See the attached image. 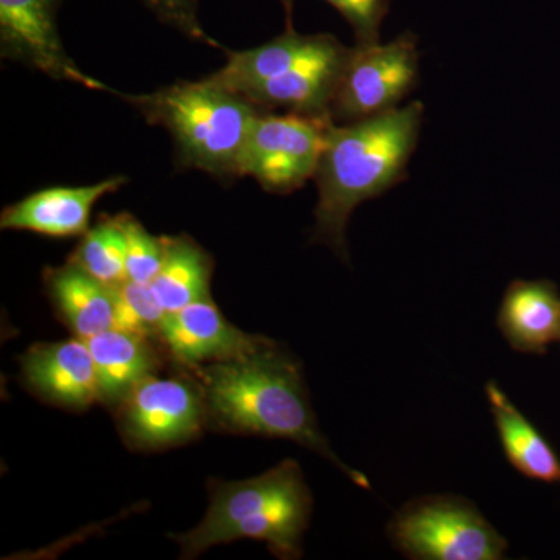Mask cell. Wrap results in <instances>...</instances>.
<instances>
[{"mask_svg": "<svg viewBox=\"0 0 560 560\" xmlns=\"http://www.w3.org/2000/svg\"><path fill=\"white\" fill-rule=\"evenodd\" d=\"M208 419L231 433L296 442L338 467L359 488L366 475L346 466L319 430L300 363L268 340L242 359L194 368Z\"/></svg>", "mask_w": 560, "mask_h": 560, "instance_id": "1", "label": "cell"}, {"mask_svg": "<svg viewBox=\"0 0 560 560\" xmlns=\"http://www.w3.org/2000/svg\"><path fill=\"white\" fill-rule=\"evenodd\" d=\"M422 121L420 102L353 124L331 121L315 175L318 202L313 241L326 243L348 260L350 215L361 202L381 197L407 179Z\"/></svg>", "mask_w": 560, "mask_h": 560, "instance_id": "2", "label": "cell"}, {"mask_svg": "<svg viewBox=\"0 0 560 560\" xmlns=\"http://www.w3.org/2000/svg\"><path fill=\"white\" fill-rule=\"evenodd\" d=\"M209 497L200 525L171 534L180 547V558L194 559L215 545L238 539L265 541L279 559L301 558L313 499L296 460H282L250 480L209 481Z\"/></svg>", "mask_w": 560, "mask_h": 560, "instance_id": "3", "label": "cell"}, {"mask_svg": "<svg viewBox=\"0 0 560 560\" xmlns=\"http://www.w3.org/2000/svg\"><path fill=\"white\" fill-rule=\"evenodd\" d=\"M352 47L330 33L301 35L293 28L278 38L230 51L212 79L261 110L283 109L331 119L330 106Z\"/></svg>", "mask_w": 560, "mask_h": 560, "instance_id": "4", "label": "cell"}, {"mask_svg": "<svg viewBox=\"0 0 560 560\" xmlns=\"http://www.w3.org/2000/svg\"><path fill=\"white\" fill-rule=\"evenodd\" d=\"M153 127L171 135L179 168H194L235 179L241 176V161L250 125L261 109L221 86L212 77L198 81H176L149 94H124Z\"/></svg>", "mask_w": 560, "mask_h": 560, "instance_id": "5", "label": "cell"}, {"mask_svg": "<svg viewBox=\"0 0 560 560\" xmlns=\"http://www.w3.org/2000/svg\"><path fill=\"white\" fill-rule=\"evenodd\" d=\"M394 548L415 560H501L508 540L474 503L425 495L401 506L388 525Z\"/></svg>", "mask_w": 560, "mask_h": 560, "instance_id": "6", "label": "cell"}, {"mask_svg": "<svg viewBox=\"0 0 560 560\" xmlns=\"http://www.w3.org/2000/svg\"><path fill=\"white\" fill-rule=\"evenodd\" d=\"M331 119L260 110L250 125L241 176H250L270 194L300 190L315 178Z\"/></svg>", "mask_w": 560, "mask_h": 560, "instance_id": "7", "label": "cell"}, {"mask_svg": "<svg viewBox=\"0 0 560 560\" xmlns=\"http://www.w3.org/2000/svg\"><path fill=\"white\" fill-rule=\"evenodd\" d=\"M418 80V36L411 32L388 44L352 47L331 102V120L353 124L397 108Z\"/></svg>", "mask_w": 560, "mask_h": 560, "instance_id": "8", "label": "cell"}, {"mask_svg": "<svg viewBox=\"0 0 560 560\" xmlns=\"http://www.w3.org/2000/svg\"><path fill=\"white\" fill-rule=\"evenodd\" d=\"M121 434L139 451L184 444L200 433L208 410L200 383L150 375L119 405Z\"/></svg>", "mask_w": 560, "mask_h": 560, "instance_id": "9", "label": "cell"}, {"mask_svg": "<svg viewBox=\"0 0 560 560\" xmlns=\"http://www.w3.org/2000/svg\"><path fill=\"white\" fill-rule=\"evenodd\" d=\"M61 0H0V54L54 80L108 91L69 57L58 31Z\"/></svg>", "mask_w": 560, "mask_h": 560, "instance_id": "10", "label": "cell"}, {"mask_svg": "<svg viewBox=\"0 0 560 560\" xmlns=\"http://www.w3.org/2000/svg\"><path fill=\"white\" fill-rule=\"evenodd\" d=\"M127 183V176H110L90 186H55L33 191L3 209L0 228L51 238L79 237L90 230L95 205Z\"/></svg>", "mask_w": 560, "mask_h": 560, "instance_id": "11", "label": "cell"}, {"mask_svg": "<svg viewBox=\"0 0 560 560\" xmlns=\"http://www.w3.org/2000/svg\"><path fill=\"white\" fill-rule=\"evenodd\" d=\"M160 340L179 363L194 370L202 363L242 359L264 346L268 338L235 327L209 298L171 313Z\"/></svg>", "mask_w": 560, "mask_h": 560, "instance_id": "12", "label": "cell"}, {"mask_svg": "<svg viewBox=\"0 0 560 560\" xmlns=\"http://www.w3.org/2000/svg\"><path fill=\"white\" fill-rule=\"evenodd\" d=\"M22 377L40 399L84 410L102 401L94 360L83 338L39 342L21 359Z\"/></svg>", "mask_w": 560, "mask_h": 560, "instance_id": "13", "label": "cell"}, {"mask_svg": "<svg viewBox=\"0 0 560 560\" xmlns=\"http://www.w3.org/2000/svg\"><path fill=\"white\" fill-rule=\"evenodd\" d=\"M499 327L515 352L545 355L560 341V293L548 279H517L508 285L500 302Z\"/></svg>", "mask_w": 560, "mask_h": 560, "instance_id": "14", "label": "cell"}, {"mask_svg": "<svg viewBox=\"0 0 560 560\" xmlns=\"http://www.w3.org/2000/svg\"><path fill=\"white\" fill-rule=\"evenodd\" d=\"M485 390L508 463L529 480L560 485V458L547 438L512 404L497 382H489Z\"/></svg>", "mask_w": 560, "mask_h": 560, "instance_id": "15", "label": "cell"}, {"mask_svg": "<svg viewBox=\"0 0 560 560\" xmlns=\"http://www.w3.org/2000/svg\"><path fill=\"white\" fill-rule=\"evenodd\" d=\"M47 293L75 337L88 338L113 329L116 323V301L110 287L92 278L77 265L47 268Z\"/></svg>", "mask_w": 560, "mask_h": 560, "instance_id": "16", "label": "cell"}, {"mask_svg": "<svg viewBox=\"0 0 560 560\" xmlns=\"http://www.w3.org/2000/svg\"><path fill=\"white\" fill-rule=\"evenodd\" d=\"M103 404L120 405L139 383L158 370V355L147 338L108 329L88 338Z\"/></svg>", "mask_w": 560, "mask_h": 560, "instance_id": "17", "label": "cell"}, {"mask_svg": "<svg viewBox=\"0 0 560 560\" xmlns=\"http://www.w3.org/2000/svg\"><path fill=\"white\" fill-rule=\"evenodd\" d=\"M212 257L187 235L165 237V256L160 272L150 283L168 315L209 300Z\"/></svg>", "mask_w": 560, "mask_h": 560, "instance_id": "18", "label": "cell"}, {"mask_svg": "<svg viewBox=\"0 0 560 560\" xmlns=\"http://www.w3.org/2000/svg\"><path fill=\"white\" fill-rule=\"evenodd\" d=\"M81 242L70 256V264L114 287L127 282V241L119 215L102 217V220L81 235Z\"/></svg>", "mask_w": 560, "mask_h": 560, "instance_id": "19", "label": "cell"}, {"mask_svg": "<svg viewBox=\"0 0 560 560\" xmlns=\"http://www.w3.org/2000/svg\"><path fill=\"white\" fill-rule=\"evenodd\" d=\"M113 293L116 301L114 329L130 331L147 340L161 338L162 326L168 313L162 307L151 285L127 280L114 287Z\"/></svg>", "mask_w": 560, "mask_h": 560, "instance_id": "20", "label": "cell"}, {"mask_svg": "<svg viewBox=\"0 0 560 560\" xmlns=\"http://www.w3.org/2000/svg\"><path fill=\"white\" fill-rule=\"evenodd\" d=\"M127 241L128 280L150 285L164 261L165 237H156L142 226L130 213H119Z\"/></svg>", "mask_w": 560, "mask_h": 560, "instance_id": "21", "label": "cell"}, {"mask_svg": "<svg viewBox=\"0 0 560 560\" xmlns=\"http://www.w3.org/2000/svg\"><path fill=\"white\" fill-rule=\"evenodd\" d=\"M285 10V28H293L296 0H279ZM348 21L355 36V46L381 43V28L389 11V0H324Z\"/></svg>", "mask_w": 560, "mask_h": 560, "instance_id": "22", "label": "cell"}, {"mask_svg": "<svg viewBox=\"0 0 560 560\" xmlns=\"http://www.w3.org/2000/svg\"><path fill=\"white\" fill-rule=\"evenodd\" d=\"M140 2L162 24L175 28V31L183 33L187 38L208 44V46L220 47V44L209 38L208 33L202 28L200 18H198L200 0H140Z\"/></svg>", "mask_w": 560, "mask_h": 560, "instance_id": "23", "label": "cell"}]
</instances>
